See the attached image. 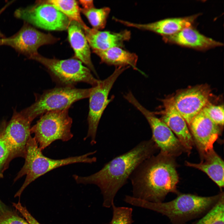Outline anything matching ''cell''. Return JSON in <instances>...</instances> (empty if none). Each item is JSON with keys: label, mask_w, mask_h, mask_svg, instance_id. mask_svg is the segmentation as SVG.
Returning <instances> with one entry per match:
<instances>
[{"label": "cell", "mask_w": 224, "mask_h": 224, "mask_svg": "<svg viewBox=\"0 0 224 224\" xmlns=\"http://www.w3.org/2000/svg\"><path fill=\"white\" fill-rule=\"evenodd\" d=\"M8 209V208L0 199V215Z\"/></svg>", "instance_id": "32"}, {"label": "cell", "mask_w": 224, "mask_h": 224, "mask_svg": "<svg viewBox=\"0 0 224 224\" xmlns=\"http://www.w3.org/2000/svg\"><path fill=\"white\" fill-rule=\"evenodd\" d=\"M202 196L179 193L174 199L168 202L154 203L126 195L124 201L130 205L148 209L164 215L172 224H186L194 219L200 218L215 205L222 194Z\"/></svg>", "instance_id": "3"}, {"label": "cell", "mask_w": 224, "mask_h": 224, "mask_svg": "<svg viewBox=\"0 0 224 224\" xmlns=\"http://www.w3.org/2000/svg\"><path fill=\"white\" fill-rule=\"evenodd\" d=\"M161 120L177 136L184 149L188 152L192 148L193 140L186 121L175 108L173 97L165 99Z\"/></svg>", "instance_id": "16"}, {"label": "cell", "mask_w": 224, "mask_h": 224, "mask_svg": "<svg viewBox=\"0 0 224 224\" xmlns=\"http://www.w3.org/2000/svg\"><path fill=\"white\" fill-rule=\"evenodd\" d=\"M0 224H29L14 211L8 209L0 215Z\"/></svg>", "instance_id": "28"}, {"label": "cell", "mask_w": 224, "mask_h": 224, "mask_svg": "<svg viewBox=\"0 0 224 224\" xmlns=\"http://www.w3.org/2000/svg\"><path fill=\"white\" fill-rule=\"evenodd\" d=\"M79 2L84 9H89L94 7L93 0H80Z\"/></svg>", "instance_id": "30"}, {"label": "cell", "mask_w": 224, "mask_h": 224, "mask_svg": "<svg viewBox=\"0 0 224 224\" xmlns=\"http://www.w3.org/2000/svg\"><path fill=\"white\" fill-rule=\"evenodd\" d=\"M83 31L92 50H105L116 47L123 48L124 43L129 40L131 37L130 31L127 30L115 32L89 27Z\"/></svg>", "instance_id": "18"}, {"label": "cell", "mask_w": 224, "mask_h": 224, "mask_svg": "<svg viewBox=\"0 0 224 224\" xmlns=\"http://www.w3.org/2000/svg\"><path fill=\"white\" fill-rule=\"evenodd\" d=\"M124 98L140 111L147 119L152 130L151 139L161 150V152L173 157L181 152L184 148L180 142L161 119L142 105L132 92L126 94Z\"/></svg>", "instance_id": "10"}, {"label": "cell", "mask_w": 224, "mask_h": 224, "mask_svg": "<svg viewBox=\"0 0 224 224\" xmlns=\"http://www.w3.org/2000/svg\"><path fill=\"white\" fill-rule=\"evenodd\" d=\"M80 11L87 18L92 28L101 30L105 26L110 9L107 7L100 8L94 7L87 9L80 8Z\"/></svg>", "instance_id": "23"}, {"label": "cell", "mask_w": 224, "mask_h": 224, "mask_svg": "<svg viewBox=\"0 0 224 224\" xmlns=\"http://www.w3.org/2000/svg\"><path fill=\"white\" fill-rule=\"evenodd\" d=\"M157 148L151 138L143 140L112 159L94 174L86 176L74 175L72 177L78 184H94L99 187L103 196V206L109 208L114 203L118 191L127 183L135 169L153 155Z\"/></svg>", "instance_id": "1"}, {"label": "cell", "mask_w": 224, "mask_h": 224, "mask_svg": "<svg viewBox=\"0 0 224 224\" xmlns=\"http://www.w3.org/2000/svg\"><path fill=\"white\" fill-rule=\"evenodd\" d=\"M90 88H77L74 86H57L35 94V102L20 113L31 122L38 116L50 111L69 109L74 103L89 98Z\"/></svg>", "instance_id": "5"}, {"label": "cell", "mask_w": 224, "mask_h": 224, "mask_svg": "<svg viewBox=\"0 0 224 224\" xmlns=\"http://www.w3.org/2000/svg\"><path fill=\"white\" fill-rule=\"evenodd\" d=\"M34 137L31 136L26 144L24 166L14 179L15 182L25 175L26 180L20 189L15 195L20 197L26 187L36 179L57 168L76 163H92L96 162V157L89 156L96 151L89 152L79 156L62 159H53L44 156Z\"/></svg>", "instance_id": "4"}, {"label": "cell", "mask_w": 224, "mask_h": 224, "mask_svg": "<svg viewBox=\"0 0 224 224\" xmlns=\"http://www.w3.org/2000/svg\"><path fill=\"white\" fill-rule=\"evenodd\" d=\"M203 155V159L200 163L195 164L187 161L185 164L205 172L222 189L224 185L223 161L213 150Z\"/></svg>", "instance_id": "21"}, {"label": "cell", "mask_w": 224, "mask_h": 224, "mask_svg": "<svg viewBox=\"0 0 224 224\" xmlns=\"http://www.w3.org/2000/svg\"><path fill=\"white\" fill-rule=\"evenodd\" d=\"M194 141L202 155L213 150V145L220 133L219 126L202 110L189 125Z\"/></svg>", "instance_id": "14"}, {"label": "cell", "mask_w": 224, "mask_h": 224, "mask_svg": "<svg viewBox=\"0 0 224 224\" xmlns=\"http://www.w3.org/2000/svg\"><path fill=\"white\" fill-rule=\"evenodd\" d=\"M129 68L116 67L111 75L103 80H99L96 85L90 88L89 97V111L87 119L88 130L87 135L84 139L90 138L92 145L96 143L97 128L103 113L114 98L112 96L110 99L108 98L110 92L119 76Z\"/></svg>", "instance_id": "8"}, {"label": "cell", "mask_w": 224, "mask_h": 224, "mask_svg": "<svg viewBox=\"0 0 224 224\" xmlns=\"http://www.w3.org/2000/svg\"><path fill=\"white\" fill-rule=\"evenodd\" d=\"M191 224H224V194L208 212Z\"/></svg>", "instance_id": "24"}, {"label": "cell", "mask_w": 224, "mask_h": 224, "mask_svg": "<svg viewBox=\"0 0 224 224\" xmlns=\"http://www.w3.org/2000/svg\"><path fill=\"white\" fill-rule=\"evenodd\" d=\"M129 179L132 186V197L145 201L163 202L169 193H180L177 185L179 177L172 157L161 152L142 161Z\"/></svg>", "instance_id": "2"}, {"label": "cell", "mask_w": 224, "mask_h": 224, "mask_svg": "<svg viewBox=\"0 0 224 224\" xmlns=\"http://www.w3.org/2000/svg\"><path fill=\"white\" fill-rule=\"evenodd\" d=\"M14 16L17 18L37 27L49 31L67 30L71 21L64 14L45 0L36 1L26 7L16 10Z\"/></svg>", "instance_id": "9"}, {"label": "cell", "mask_w": 224, "mask_h": 224, "mask_svg": "<svg viewBox=\"0 0 224 224\" xmlns=\"http://www.w3.org/2000/svg\"><path fill=\"white\" fill-rule=\"evenodd\" d=\"M59 40L52 34L42 32L24 22L17 32L3 39L2 45L10 46L31 59L38 54V50L40 46L54 44Z\"/></svg>", "instance_id": "11"}, {"label": "cell", "mask_w": 224, "mask_h": 224, "mask_svg": "<svg viewBox=\"0 0 224 224\" xmlns=\"http://www.w3.org/2000/svg\"><path fill=\"white\" fill-rule=\"evenodd\" d=\"M68 109L47 112L31 127V134L42 151L57 140L67 142L73 134L71 132L72 119L68 114Z\"/></svg>", "instance_id": "7"}, {"label": "cell", "mask_w": 224, "mask_h": 224, "mask_svg": "<svg viewBox=\"0 0 224 224\" xmlns=\"http://www.w3.org/2000/svg\"><path fill=\"white\" fill-rule=\"evenodd\" d=\"M67 30L68 39L74 52V57L97 76L91 58V48L82 28L77 22L72 21Z\"/></svg>", "instance_id": "19"}, {"label": "cell", "mask_w": 224, "mask_h": 224, "mask_svg": "<svg viewBox=\"0 0 224 224\" xmlns=\"http://www.w3.org/2000/svg\"><path fill=\"white\" fill-rule=\"evenodd\" d=\"M45 1L53 6L66 16L71 21H75L78 23L83 30L89 27L82 18L80 8L77 1L74 0H45Z\"/></svg>", "instance_id": "22"}, {"label": "cell", "mask_w": 224, "mask_h": 224, "mask_svg": "<svg viewBox=\"0 0 224 224\" xmlns=\"http://www.w3.org/2000/svg\"><path fill=\"white\" fill-rule=\"evenodd\" d=\"M93 52L100 58L101 62L110 65L132 67L142 72L137 67L138 57L132 53L120 47H114L105 50H93Z\"/></svg>", "instance_id": "20"}, {"label": "cell", "mask_w": 224, "mask_h": 224, "mask_svg": "<svg viewBox=\"0 0 224 224\" xmlns=\"http://www.w3.org/2000/svg\"><path fill=\"white\" fill-rule=\"evenodd\" d=\"M31 59L46 68L58 86H75L78 83L85 82L93 86L99 81L93 76L89 68L74 57L60 60L47 58L38 53Z\"/></svg>", "instance_id": "6"}, {"label": "cell", "mask_w": 224, "mask_h": 224, "mask_svg": "<svg viewBox=\"0 0 224 224\" xmlns=\"http://www.w3.org/2000/svg\"><path fill=\"white\" fill-rule=\"evenodd\" d=\"M162 39L166 42L201 50L223 45L221 42L201 34L193 26L184 28L174 34L163 37Z\"/></svg>", "instance_id": "17"}, {"label": "cell", "mask_w": 224, "mask_h": 224, "mask_svg": "<svg viewBox=\"0 0 224 224\" xmlns=\"http://www.w3.org/2000/svg\"><path fill=\"white\" fill-rule=\"evenodd\" d=\"M5 139L11 151V159L24 158L27 142L31 136V122L14 110L11 119L1 122Z\"/></svg>", "instance_id": "12"}, {"label": "cell", "mask_w": 224, "mask_h": 224, "mask_svg": "<svg viewBox=\"0 0 224 224\" xmlns=\"http://www.w3.org/2000/svg\"><path fill=\"white\" fill-rule=\"evenodd\" d=\"M9 4L10 3L7 4L5 6L0 10V15L4 10L7 6H8ZM5 37L4 35L0 31V46L2 45L3 40Z\"/></svg>", "instance_id": "31"}, {"label": "cell", "mask_w": 224, "mask_h": 224, "mask_svg": "<svg viewBox=\"0 0 224 224\" xmlns=\"http://www.w3.org/2000/svg\"><path fill=\"white\" fill-rule=\"evenodd\" d=\"M208 116L218 126L223 125L224 106L208 104L203 109Z\"/></svg>", "instance_id": "27"}, {"label": "cell", "mask_w": 224, "mask_h": 224, "mask_svg": "<svg viewBox=\"0 0 224 224\" xmlns=\"http://www.w3.org/2000/svg\"><path fill=\"white\" fill-rule=\"evenodd\" d=\"M113 216L110 224H132L133 209L131 208L112 206Z\"/></svg>", "instance_id": "25"}, {"label": "cell", "mask_w": 224, "mask_h": 224, "mask_svg": "<svg viewBox=\"0 0 224 224\" xmlns=\"http://www.w3.org/2000/svg\"><path fill=\"white\" fill-rule=\"evenodd\" d=\"M199 13L183 17L169 18L154 22L141 24L116 18L115 21L128 27L149 31L164 37L175 34L186 27L192 26Z\"/></svg>", "instance_id": "15"}, {"label": "cell", "mask_w": 224, "mask_h": 224, "mask_svg": "<svg viewBox=\"0 0 224 224\" xmlns=\"http://www.w3.org/2000/svg\"><path fill=\"white\" fill-rule=\"evenodd\" d=\"M11 159V151L4 136L2 124H0V178L3 177V173L8 167Z\"/></svg>", "instance_id": "26"}, {"label": "cell", "mask_w": 224, "mask_h": 224, "mask_svg": "<svg viewBox=\"0 0 224 224\" xmlns=\"http://www.w3.org/2000/svg\"><path fill=\"white\" fill-rule=\"evenodd\" d=\"M12 205L21 214L29 224H40L31 215L26 207L21 204L19 201L17 203H13Z\"/></svg>", "instance_id": "29"}, {"label": "cell", "mask_w": 224, "mask_h": 224, "mask_svg": "<svg viewBox=\"0 0 224 224\" xmlns=\"http://www.w3.org/2000/svg\"><path fill=\"white\" fill-rule=\"evenodd\" d=\"M210 94L209 87L202 85L184 90L173 97L175 108L189 125L209 103Z\"/></svg>", "instance_id": "13"}]
</instances>
